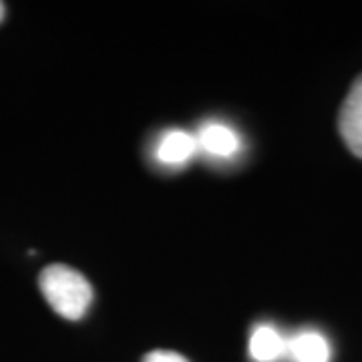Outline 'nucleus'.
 <instances>
[{"instance_id": "f257e3e1", "label": "nucleus", "mask_w": 362, "mask_h": 362, "mask_svg": "<svg viewBox=\"0 0 362 362\" xmlns=\"http://www.w3.org/2000/svg\"><path fill=\"white\" fill-rule=\"evenodd\" d=\"M39 288L52 310L66 320L83 318L93 304L89 280L65 264H51L40 272Z\"/></svg>"}, {"instance_id": "f03ea898", "label": "nucleus", "mask_w": 362, "mask_h": 362, "mask_svg": "<svg viewBox=\"0 0 362 362\" xmlns=\"http://www.w3.org/2000/svg\"><path fill=\"white\" fill-rule=\"evenodd\" d=\"M197 149L214 159H233L242 151V137L223 121H206L195 133Z\"/></svg>"}, {"instance_id": "7ed1b4c3", "label": "nucleus", "mask_w": 362, "mask_h": 362, "mask_svg": "<svg viewBox=\"0 0 362 362\" xmlns=\"http://www.w3.org/2000/svg\"><path fill=\"white\" fill-rule=\"evenodd\" d=\"M338 129L350 151L362 159V75L350 87L338 115Z\"/></svg>"}, {"instance_id": "20e7f679", "label": "nucleus", "mask_w": 362, "mask_h": 362, "mask_svg": "<svg viewBox=\"0 0 362 362\" xmlns=\"http://www.w3.org/2000/svg\"><path fill=\"white\" fill-rule=\"evenodd\" d=\"M197 141L195 135L183 129L165 131L153 147V157L157 163L165 168H181L197 153Z\"/></svg>"}, {"instance_id": "39448f33", "label": "nucleus", "mask_w": 362, "mask_h": 362, "mask_svg": "<svg viewBox=\"0 0 362 362\" xmlns=\"http://www.w3.org/2000/svg\"><path fill=\"white\" fill-rule=\"evenodd\" d=\"M286 358L292 362H330L332 346L322 332L304 328L288 337Z\"/></svg>"}, {"instance_id": "423d86ee", "label": "nucleus", "mask_w": 362, "mask_h": 362, "mask_svg": "<svg viewBox=\"0 0 362 362\" xmlns=\"http://www.w3.org/2000/svg\"><path fill=\"white\" fill-rule=\"evenodd\" d=\"M286 344L288 337L276 326L256 324L247 340V352L254 362H280L286 358Z\"/></svg>"}, {"instance_id": "0eeeda50", "label": "nucleus", "mask_w": 362, "mask_h": 362, "mask_svg": "<svg viewBox=\"0 0 362 362\" xmlns=\"http://www.w3.org/2000/svg\"><path fill=\"white\" fill-rule=\"evenodd\" d=\"M143 362H189L180 352L173 350H151L149 354L143 356Z\"/></svg>"}, {"instance_id": "6e6552de", "label": "nucleus", "mask_w": 362, "mask_h": 362, "mask_svg": "<svg viewBox=\"0 0 362 362\" xmlns=\"http://www.w3.org/2000/svg\"><path fill=\"white\" fill-rule=\"evenodd\" d=\"M4 14H6V8H4V4L0 2V23H2V18H4Z\"/></svg>"}]
</instances>
